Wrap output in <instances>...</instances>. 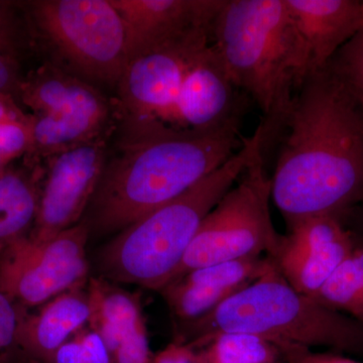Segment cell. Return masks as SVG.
Here are the masks:
<instances>
[{
  "mask_svg": "<svg viewBox=\"0 0 363 363\" xmlns=\"http://www.w3.org/2000/svg\"><path fill=\"white\" fill-rule=\"evenodd\" d=\"M211 43L234 84L259 106L271 147L295 95L285 0H224Z\"/></svg>",
  "mask_w": 363,
  "mask_h": 363,
  "instance_id": "277c9868",
  "label": "cell"
},
{
  "mask_svg": "<svg viewBox=\"0 0 363 363\" xmlns=\"http://www.w3.org/2000/svg\"><path fill=\"white\" fill-rule=\"evenodd\" d=\"M20 102L35 114L88 117L109 124L111 108L101 93L52 64L23 77Z\"/></svg>",
  "mask_w": 363,
  "mask_h": 363,
  "instance_id": "e0dca14e",
  "label": "cell"
},
{
  "mask_svg": "<svg viewBox=\"0 0 363 363\" xmlns=\"http://www.w3.org/2000/svg\"><path fill=\"white\" fill-rule=\"evenodd\" d=\"M7 167H9V164L0 156V175L6 171Z\"/></svg>",
  "mask_w": 363,
  "mask_h": 363,
  "instance_id": "d6a6232c",
  "label": "cell"
},
{
  "mask_svg": "<svg viewBox=\"0 0 363 363\" xmlns=\"http://www.w3.org/2000/svg\"><path fill=\"white\" fill-rule=\"evenodd\" d=\"M296 91L363 30V0H285Z\"/></svg>",
  "mask_w": 363,
  "mask_h": 363,
  "instance_id": "8fae6325",
  "label": "cell"
},
{
  "mask_svg": "<svg viewBox=\"0 0 363 363\" xmlns=\"http://www.w3.org/2000/svg\"><path fill=\"white\" fill-rule=\"evenodd\" d=\"M30 114L21 111L18 100L13 95L0 93V124L7 123H26Z\"/></svg>",
  "mask_w": 363,
  "mask_h": 363,
  "instance_id": "4dcf8cb0",
  "label": "cell"
},
{
  "mask_svg": "<svg viewBox=\"0 0 363 363\" xmlns=\"http://www.w3.org/2000/svg\"><path fill=\"white\" fill-rule=\"evenodd\" d=\"M271 257L294 289L316 297L320 289L355 247L340 219L331 215L306 217L286 224Z\"/></svg>",
  "mask_w": 363,
  "mask_h": 363,
  "instance_id": "7c38bea8",
  "label": "cell"
},
{
  "mask_svg": "<svg viewBox=\"0 0 363 363\" xmlns=\"http://www.w3.org/2000/svg\"><path fill=\"white\" fill-rule=\"evenodd\" d=\"M18 7L20 4L16 2L0 1V55L16 59L26 40Z\"/></svg>",
  "mask_w": 363,
  "mask_h": 363,
  "instance_id": "603a6c76",
  "label": "cell"
},
{
  "mask_svg": "<svg viewBox=\"0 0 363 363\" xmlns=\"http://www.w3.org/2000/svg\"><path fill=\"white\" fill-rule=\"evenodd\" d=\"M262 152L264 133L259 124L223 166L117 234L100 255L105 276L162 291L180 266L205 217Z\"/></svg>",
  "mask_w": 363,
  "mask_h": 363,
  "instance_id": "3957f363",
  "label": "cell"
},
{
  "mask_svg": "<svg viewBox=\"0 0 363 363\" xmlns=\"http://www.w3.org/2000/svg\"><path fill=\"white\" fill-rule=\"evenodd\" d=\"M128 33V62L196 28L211 26L224 0H111Z\"/></svg>",
  "mask_w": 363,
  "mask_h": 363,
  "instance_id": "5bb4252c",
  "label": "cell"
},
{
  "mask_svg": "<svg viewBox=\"0 0 363 363\" xmlns=\"http://www.w3.org/2000/svg\"><path fill=\"white\" fill-rule=\"evenodd\" d=\"M79 288L60 294L37 314L23 318L18 337L21 350L49 363L62 344L82 330L91 312L87 293Z\"/></svg>",
  "mask_w": 363,
  "mask_h": 363,
  "instance_id": "ac0fdd59",
  "label": "cell"
},
{
  "mask_svg": "<svg viewBox=\"0 0 363 363\" xmlns=\"http://www.w3.org/2000/svg\"><path fill=\"white\" fill-rule=\"evenodd\" d=\"M276 142L271 199L286 224L363 201V114L326 69L296 91Z\"/></svg>",
  "mask_w": 363,
  "mask_h": 363,
  "instance_id": "6da1fadb",
  "label": "cell"
},
{
  "mask_svg": "<svg viewBox=\"0 0 363 363\" xmlns=\"http://www.w3.org/2000/svg\"><path fill=\"white\" fill-rule=\"evenodd\" d=\"M247 99L210 43L189 67L174 107L172 128L206 133L241 125Z\"/></svg>",
  "mask_w": 363,
  "mask_h": 363,
  "instance_id": "4fadbf2b",
  "label": "cell"
},
{
  "mask_svg": "<svg viewBox=\"0 0 363 363\" xmlns=\"http://www.w3.org/2000/svg\"><path fill=\"white\" fill-rule=\"evenodd\" d=\"M37 218L28 238L51 240L79 223L106 164L105 138L45 159Z\"/></svg>",
  "mask_w": 363,
  "mask_h": 363,
  "instance_id": "30bf717a",
  "label": "cell"
},
{
  "mask_svg": "<svg viewBox=\"0 0 363 363\" xmlns=\"http://www.w3.org/2000/svg\"><path fill=\"white\" fill-rule=\"evenodd\" d=\"M90 329L97 332L114 363H152L147 326L135 295L91 279L87 291Z\"/></svg>",
  "mask_w": 363,
  "mask_h": 363,
  "instance_id": "2e32d148",
  "label": "cell"
},
{
  "mask_svg": "<svg viewBox=\"0 0 363 363\" xmlns=\"http://www.w3.org/2000/svg\"><path fill=\"white\" fill-rule=\"evenodd\" d=\"M89 224L79 222L45 241L26 236L0 253V291L18 306L44 305L82 286L88 274Z\"/></svg>",
  "mask_w": 363,
  "mask_h": 363,
  "instance_id": "9c48e42d",
  "label": "cell"
},
{
  "mask_svg": "<svg viewBox=\"0 0 363 363\" xmlns=\"http://www.w3.org/2000/svg\"><path fill=\"white\" fill-rule=\"evenodd\" d=\"M363 114V30L341 48L326 68Z\"/></svg>",
  "mask_w": 363,
  "mask_h": 363,
  "instance_id": "7402d4cb",
  "label": "cell"
},
{
  "mask_svg": "<svg viewBox=\"0 0 363 363\" xmlns=\"http://www.w3.org/2000/svg\"><path fill=\"white\" fill-rule=\"evenodd\" d=\"M76 336L84 348L87 363H114L111 351L97 332L80 330Z\"/></svg>",
  "mask_w": 363,
  "mask_h": 363,
  "instance_id": "83f0119b",
  "label": "cell"
},
{
  "mask_svg": "<svg viewBox=\"0 0 363 363\" xmlns=\"http://www.w3.org/2000/svg\"><path fill=\"white\" fill-rule=\"evenodd\" d=\"M348 229L355 245H363V201L340 218Z\"/></svg>",
  "mask_w": 363,
  "mask_h": 363,
  "instance_id": "1f68e13d",
  "label": "cell"
},
{
  "mask_svg": "<svg viewBox=\"0 0 363 363\" xmlns=\"http://www.w3.org/2000/svg\"><path fill=\"white\" fill-rule=\"evenodd\" d=\"M190 346L196 350L198 363H277L284 360L279 346L272 341L240 332H219Z\"/></svg>",
  "mask_w": 363,
  "mask_h": 363,
  "instance_id": "ffe728a7",
  "label": "cell"
},
{
  "mask_svg": "<svg viewBox=\"0 0 363 363\" xmlns=\"http://www.w3.org/2000/svg\"><path fill=\"white\" fill-rule=\"evenodd\" d=\"M49 363H87L84 348L77 336L62 344Z\"/></svg>",
  "mask_w": 363,
  "mask_h": 363,
  "instance_id": "f546056e",
  "label": "cell"
},
{
  "mask_svg": "<svg viewBox=\"0 0 363 363\" xmlns=\"http://www.w3.org/2000/svg\"><path fill=\"white\" fill-rule=\"evenodd\" d=\"M240 128L126 140L105 164L91 200L92 226L98 233H119L187 192L241 149L247 138Z\"/></svg>",
  "mask_w": 363,
  "mask_h": 363,
  "instance_id": "7a4b0ae2",
  "label": "cell"
},
{
  "mask_svg": "<svg viewBox=\"0 0 363 363\" xmlns=\"http://www.w3.org/2000/svg\"><path fill=\"white\" fill-rule=\"evenodd\" d=\"M30 145V119L26 123L0 124V156L7 164L18 157H25Z\"/></svg>",
  "mask_w": 363,
  "mask_h": 363,
  "instance_id": "d4e9b609",
  "label": "cell"
},
{
  "mask_svg": "<svg viewBox=\"0 0 363 363\" xmlns=\"http://www.w3.org/2000/svg\"><path fill=\"white\" fill-rule=\"evenodd\" d=\"M266 164L262 152L208 213L169 284L201 267L274 252L281 234L269 211L271 175Z\"/></svg>",
  "mask_w": 363,
  "mask_h": 363,
  "instance_id": "52a82bcc",
  "label": "cell"
},
{
  "mask_svg": "<svg viewBox=\"0 0 363 363\" xmlns=\"http://www.w3.org/2000/svg\"><path fill=\"white\" fill-rule=\"evenodd\" d=\"M18 307L0 291V363L6 362L14 347H20L18 337L23 317Z\"/></svg>",
  "mask_w": 363,
  "mask_h": 363,
  "instance_id": "cb8c5ba5",
  "label": "cell"
},
{
  "mask_svg": "<svg viewBox=\"0 0 363 363\" xmlns=\"http://www.w3.org/2000/svg\"><path fill=\"white\" fill-rule=\"evenodd\" d=\"M277 363H285V362H284V360H283V362H277Z\"/></svg>",
  "mask_w": 363,
  "mask_h": 363,
  "instance_id": "836d02e7",
  "label": "cell"
},
{
  "mask_svg": "<svg viewBox=\"0 0 363 363\" xmlns=\"http://www.w3.org/2000/svg\"><path fill=\"white\" fill-rule=\"evenodd\" d=\"M44 169L25 162L0 175V253L32 231L40 201Z\"/></svg>",
  "mask_w": 363,
  "mask_h": 363,
  "instance_id": "d6986e66",
  "label": "cell"
},
{
  "mask_svg": "<svg viewBox=\"0 0 363 363\" xmlns=\"http://www.w3.org/2000/svg\"><path fill=\"white\" fill-rule=\"evenodd\" d=\"M315 300L363 323V245H355L320 289Z\"/></svg>",
  "mask_w": 363,
  "mask_h": 363,
  "instance_id": "44dd1931",
  "label": "cell"
},
{
  "mask_svg": "<svg viewBox=\"0 0 363 363\" xmlns=\"http://www.w3.org/2000/svg\"><path fill=\"white\" fill-rule=\"evenodd\" d=\"M152 363H198L196 350L188 344L176 341L159 351Z\"/></svg>",
  "mask_w": 363,
  "mask_h": 363,
  "instance_id": "f1b7e54d",
  "label": "cell"
},
{
  "mask_svg": "<svg viewBox=\"0 0 363 363\" xmlns=\"http://www.w3.org/2000/svg\"><path fill=\"white\" fill-rule=\"evenodd\" d=\"M23 6L28 26L67 65L118 84L128 64V33L111 0H35Z\"/></svg>",
  "mask_w": 363,
  "mask_h": 363,
  "instance_id": "8992f818",
  "label": "cell"
},
{
  "mask_svg": "<svg viewBox=\"0 0 363 363\" xmlns=\"http://www.w3.org/2000/svg\"><path fill=\"white\" fill-rule=\"evenodd\" d=\"M285 363H358L336 353L314 352L312 348L293 343L279 344Z\"/></svg>",
  "mask_w": 363,
  "mask_h": 363,
  "instance_id": "484cf974",
  "label": "cell"
},
{
  "mask_svg": "<svg viewBox=\"0 0 363 363\" xmlns=\"http://www.w3.org/2000/svg\"><path fill=\"white\" fill-rule=\"evenodd\" d=\"M23 77L18 60L0 55V93L13 95L20 102V91Z\"/></svg>",
  "mask_w": 363,
  "mask_h": 363,
  "instance_id": "4316f807",
  "label": "cell"
},
{
  "mask_svg": "<svg viewBox=\"0 0 363 363\" xmlns=\"http://www.w3.org/2000/svg\"><path fill=\"white\" fill-rule=\"evenodd\" d=\"M186 344L219 333L252 334L279 345L325 346L363 353V323L303 295L284 278L272 260L257 281L234 294L207 315L189 322Z\"/></svg>",
  "mask_w": 363,
  "mask_h": 363,
  "instance_id": "5b68a950",
  "label": "cell"
},
{
  "mask_svg": "<svg viewBox=\"0 0 363 363\" xmlns=\"http://www.w3.org/2000/svg\"><path fill=\"white\" fill-rule=\"evenodd\" d=\"M211 28H196L128 62L117 84L128 140L174 130L172 116L182 83L193 60L211 43Z\"/></svg>",
  "mask_w": 363,
  "mask_h": 363,
  "instance_id": "ba28073f",
  "label": "cell"
},
{
  "mask_svg": "<svg viewBox=\"0 0 363 363\" xmlns=\"http://www.w3.org/2000/svg\"><path fill=\"white\" fill-rule=\"evenodd\" d=\"M272 264L269 255L212 264L188 272L160 292L177 317L192 322L257 281Z\"/></svg>",
  "mask_w": 363,
  "mask_h": 363,
  "instance_id": "9a60e30c",
  "label": "cell"
}]
</instances>
